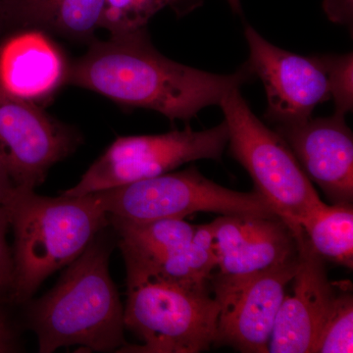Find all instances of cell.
<instances>
[{"mask_svg": "<svg viewBox=\"0 0 353 353\" xmlns=\"http://www.w3.org/2000/svg\"><path fill=\"white\" fill-rule=\"evenodd\" d=\"M254 76L243 65L229 75L209 73L162 55L146 31L97 41L70 65L67 83L128 108H145L171 121H190L219 105L231 90Z\"/></svg>", "mask_w": 353, "mask_h": 353, "instance_id": "1", "label": "cell"}, {"mask_svg": "<svg viewBox=\"0 0 353 353\" xmlns=\"http://www.w3.org/2000/svg\"><path fill=\"white\" fill-rule=\"evenodd\" d=\"M101 233L66 267L57 284L30 305L28 320L39 352L72 345L119 352L128 345L124 306L109 272L112 246Z\"/></svg>", "mask_w": 353, "mask_h": 353, "instance_id": "2", "label": "cell"}, {"mask_svg": "<svg viewBox=\"0 0 353 353\" xmlns=\"http://www.w3.org/2000/svg\"><path fill=\"white\" fill-rule=\"evenodd\" d=\"M6 211L14 238L10 301L17 303H28L46 279L78 259L110 225L94 192L50 197L14 189Z\"/></svg>", "mask_w": 353, "mask_h": 353, "instance_id": "3", "label": "cell"}, {"mask_svg": "<svg viewBox=\"0 0 353 353\" xmlns=\"http://www.w3.org/2000/svg\"><path fill=\"white\" fill-rule=\"evenodd\" d=\"M123 257L125 329L141 343H128L119 352L199 353L214 345L219 304L211 284L176 282L130 255Z\"/></svg>", "mask_w": 353, "mask_h": 353, "instance_id": "4", "label": "cell"}, {"mask_svg": "<svg viewBox=\"0 0 353 353\" xmlns=\"http://www.w3.org/2000/svg\"><path fill=\"white\" fill-rule=\"evenodd\" d=\"M229 130L232 157L248 171L255 190L297 236L299 222L321 201L294 153L275 130L254 115L240 88L220 102Z\"/></svg>", "mask_w": 353, "mask_h": 353, "instance_id": "5", "label": "cell"}, {"mask_svg": "<svg viewBox=\"0 0 353 353\" xmlns=\"http://www.w3.org/2000/svg\"><path fill=\"white\" fill-rule=\"evenodd\" d=\"M109 216L130 222L185 219L196 212L278 216L256 190L227 189L196 167L94 192Z\"/></svg>", "mask_w": 353, "mask_h": 353, "instance_id": "6", "label": "cell"}, {"mask_svg": "<svg viewBox=\"0 0 353 353\" xmlns=\"http://www.w3.org/2000/svg\"><path fill=\"white\" fill-rule=\"evenodd\" d=\"M229 141L226 121L211 129L119 137L64 196H80L169 173L196 160L220 161Z\"/></svg>", "mask_w": 353, "mask_h": 353, "instance_id": "7", "label": "cell"}, {"mask_svg": "<svg viewBox=\"0 0 353 353\" xmlns=\"http://www.w3.org/2000/svg\"><path fill=\"white\" fill-rule=\"evenodd\" d=\"M299 259L253 275H213L211 287L219 304L214 345L245 353L268 352L279 308Z\"/></svg>", "mask_w": 353, "mask_h": 353, "instance_id": "8", "label": "cell"}, {"mask_svg": "<svg viewBox=\"0 0 353 353\" xmlns=\"http://www.w3.org/2000/svg\"><path fill=\"white\" fill-rule=\"evenodd\" d=\"M79 143L73 130L37 104L0 90V167L15 189L36 190Z\"/></svg>", "mask_w": 353, "mask_h": 353, "instance_id": "9", "label": "cell"}, {"mask_svg": "<svg viewBox=\"0 0 353 353\" xmlns=\"http://www.w3.org/2000/svg\"><path fill=\"white\" fill-rule=\"evenodd\" d=\"M245 36L250 48L246 65L263 83L268 101L265 118L269 122H301L312 117L316 106L329 101L328 80L316 57L278 48L250 25L245 26Z\"/></svg>", "mask_w": 353, "mask_h": 353, "instance_id": "10", "label": "cell"}, {"mask_svg": "<svg viewBox=\"0 0 353 353\" xmlns=\"http://www.w3.org/2000/svg\"><path fill=\"white\" fill-rule=\"evenodd\" d=\"M299 241V264L285 292L269 343L270 353H314L316 341L336 294L325 261L311 248L303 233Z\"/></svg>", "mask_w": 353, "mask_h": 353, "instance_id": "11", "label": "cell"}, {"mask_svg": "<svg viewBox=\"0 0 353 353\" xmlns=\"http://www.w3.org/2000/svg\"><path fill=\"white\" fill-rule=\"evenodd\" d=\"M212 225L220 277L253 275L299 259L297 236L279 216L221 215Z\"/></svg>", "mask_w": 353, "mask_h": 353, "instance_id": "12", "label": "cell"}, {"mask_svg": "<svg viewBox=\"0 0 353 353\" xmlns=\"http://www.w3.org/2000/svg\"><path fill=\"white\" fill-rule=\"evenodd\" d=\"M301 168L333 203L353 199V137L345 116L276 125Z\"/></svg>", "mask_w": 353, "mask_h": 353, "instance_id": "13", "label": "cell"}, {"mask_svg": "<svg viewBox=\"0 0 353 353\" xmlns=\"http://www.w3.org/2000/svg\"><path fill=\"white\" fill-rule=\"evenodd\" d=\"M43 32L29 28L0 44V90L37 105L67 83L69 71L63 53Z\"/></svg>", "mask_w": 353, "mask_h": 353, "instance_id": "14", "label": "cell"}, {"mask_svg": "<svg viewBox=\"0 0 353 353\" xmlns=\"http://www.w3.org/2000/svg\"><path fill=\"white\" fill-rule=\"evenodd\" d=\"M104 0H2L3 20L88 39L99 29Z\"/></svg>", "mask_w": 353, "mask_h": 353, "instance_id": "15", "label": "cell"}, {"mask_svg": "<svg viewBox=\"0 0 353 353\" xmlns=\"http://www.w3.org/2000/svg\"><path fill=\"white\" fill-rule=\"evenodd\" d=\"M109 221L119 236L121 252L150 265L187 245L196 232V226L185 219L130 222L109 216Z\"/></svg>", "mask_w": 353, "mask_h": 353, "instance_id": "16", "label": "cell"}, {"mask_svg": "<svg viewBox=\"0 0 353 353\" xmlns=\"http://www.w3.org/2000/svg\"><path fill=\"white\" fill-rule=\"evenodd\" d=\"M299 227L313 250L324 261L353 268L352 203L318 202L301 218Z\"/></svg>", "mask_w": 353, "mask_h": 353, "instance_id": "17", "label": "cell"}, {"mask_svg": "<svg viewBox=\"0 0 353 353\" xmlns=\"http://www.w3.org/2000/svg\"><path fill=\"white\" fill-rule=\"evenodd\" d=\"M145 264L152 267L164 277L176 282L211 284V279L217 268L212 222L196 226V232L190 243L157 265Z\"/></svg>", "mask_w": 353, "mask_h": 353, "instance_id": "18", "label": "cell"}, {"mask_svg": "<svg viewBox=\"0 0 353 353\" xmlns=\"http://www.w3.org/2000/svg\"><path fill=\"white\" fill-rule=\"evenodd\" d=\"M176 0H104L99 28L110 36L125 37L146 31L150 20Z\"/></svg>", "mask_w": 353, "mask_h": 353, "instance_id": "19", "label": "cell"}, {"mask_svg": "<svg viewBox=\"0 0 353 353\" xmlns=\"http://www.w3.org/2000/svg\"><path fill=\"white\" fill-rule=\"evenodd\" d=\"M350 282L336 285V294L321 332L314 353L353 352V296Z\"/></svg>", "mask_w": 353, "mask_h": 353, "instance_id": "20", "label": "cell"}, {"mask_svg": "<svg viewBox=\"0 0 353 353\" xmlns=\"http://www.w3.org/2000/svg\"><path fill=\"white\" fill-rule=\"evenodd\" d=\"M327 80L330 99H333L334 113L345 116L353 109V55L345 54L317 55Z\"/></svg>", "mask_w": 353, "mask_h": 353, "instance_id": "21", "label": "cell"}, {"mask_svg": "<svg viewBox=\"0 0 353 353\" xmlns=\"http://www.w3.org/2000/svg\"><path fill=\"white\" fill-rule=\"evenodd\" d=\"M9 230L6 211L0 212V311L6 299H10L12 288V250L7 243L6 234Z\"/></svg>", "mask_w": 353, "mask_h": 353, "instance_id": "22", "label": "cell"}, {"mask_svg": "<svg viewBox=\"0 0 353 353\" xmlns=\"http://www.w3.org/2000/svg\"><path fill=\"white\" fill-rule=\"evenodd\" d=\"M323 9L330 20L352 27V0H324Z\"/></svg>", "mask_w": 353, "mask_h": 353, "instance_id": "23", "label": "cell"}, {"mask_svg": "<svg viewBox=\"0 0 353 353\" xmlns=\"http://www.w3.org/2000/svg\"><path fill=\"white\" fill-rule=\"evenodd\" d=\"M227 2L229 3L230 7H231L234 14L243 17V11L241 0H227ZM201 4L202 0H176L172 8H173L179 15H185V14L194 10L197 7L201 6Z\"/></svg>", "mask_w": 353, "mask_h": 353, "instance_id": "24", "label": "cell"}, {"mask_svg": "<svg viewBox=\"0 0 353 353\" xmlns=\"http://www.w3.org/2000/svg\"><path fill=\"white\" fill-rule=\"evenodd\" d=\"M15 336L6 316L0 311V353L10 352L15 350Z\"/></svg>", "mask_w": 353, "mask_h": 353, "instance_id": "25", "label": "cell"}, {"mask_svg": "<svg viewBox=\"0 0 353 353\" xmlns=\"http://www.w3.org/2000/svg\"><path fill=\"white\" fill-rule=\"evenodd\" d=\"M14 189L15 188L13 187L6 172L0 167V212L6 211L7 203H8Z\"/></svg>", "mask_w": 353, "mask_h": 353, "instance_id": "26", "label": "cell"}, {"mask_svg": "<svg viewBox=\"0 0 353 353\" xmlns=\"http://www.w3.org/2000/svg\"><path fill=\"white\" fill-rule=\"evenodd\" d=\"M3 13H2V0H0V23L3 22Z\"/></svg>", "mask_w": 353, "mask_h": 353, "instance_id": "27", "label": "cell"}]
</instances>
